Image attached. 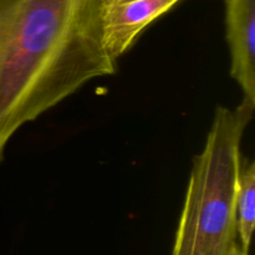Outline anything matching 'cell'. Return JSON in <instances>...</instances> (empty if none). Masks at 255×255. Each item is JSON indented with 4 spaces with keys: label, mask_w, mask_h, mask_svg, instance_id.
<instances>
[{
    "label": "cell",
    "mask_w": 255,
    "mask_h": 255,
    "mask_svg": "<svg viewBox=\"0 0 255 255\" xmlns=\"http://www.w3.org/2000/svg\"><path fill=\"white\" fill-rule=\"evenodd\" d=\"M102 0H0V163L10 139L117 62L102 41Z\"/></svg>",
    "instance_id": "1"
},
{
    "label": "cell",
    "mask_w": 255,
    "mask_h": 255,
    "mask_svg": "<svg viewBox=\"0 0 255 255\" xmlns=\"http://www.w3.org/2000/svg\"><path fill=\"white\" fill-rule=\"evenodd\" d=\"M255 107L217 106L206 144L193 158L172 255H226L238 241L237 191L244 132Z\"/></svg>",
    "instance_id": "2"
},
{
    "label": "cell",
    "mask_w": 255,
    "mask_h": 255,
    "mask_svg": "<svg viewBox=\"0 0 255 255\" xmlns=\"http://www.w3.org/2000/svg\"><path fill=\"white\" fill-rule=\"evenodd\" d=\"M181 0H102V41L114 61L131 49L151 22Z\"/></svg>",
    "instance_id": "3"
},
{
    "label": "cell",
    "mask_w": 255,
    "mask_h": 255,
    "mask_svg": "<svg viewBox=\"0 0 255 255\" xmlns=\"http://www.w3.org/2000/svg\"><path fill=\"white\" fill-rule=\"evenodd\" d=\"M226 39L231 76L243 92V102L255 107V0H227Z\"/></svg>",
    "instance_id": "4"
},
{
    "label": "cell",
    "mask_w": 255,
    "mask_h": 255,
    "mask_svg": "<svg viewBox=\"0 0 255 255\" xmlns=\"http://www.w3.org/2000/svg\"><path fill=\"white\" fill-rule=\"evenodd\" d=\"M255 226V164L242 159L237 191V228L242 248L249 252Z\"/></svg>",
    "instance_id": "5"
},
{
    "label": "cell",
    "mask_w": 255,
    "mask_h": 255,
    "mask_svg": "<svg viewBox=\"0 0 255 255\" xmlns=\"http://www.w3.org/2000/svg\"><path fill=\"white\" fill-rule=\"evenodd\" d=\"M248 253L249 252H246L243 248H242L239 241H237L232 244L231 248H229V251H228V253H227L226 255H248Z\"/></svg>",
    "instance_id": "6"
}]
</instances>
